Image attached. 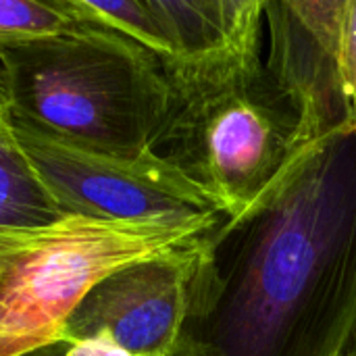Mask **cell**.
Wrapping results in <instances>:
<instances>
[{"mask_svg": "<svg viewBox=\"0 0 356 356\" xmlns=\"http://www.w3.org/2000/svg\"><path fill=\"white\" fill-rule=\"evenodd\" d=\"M198 240L104 277L71 313L63 340L102 336L134 356L175 355Z\"/></svg>", "mask_w": 356, "mask_h": 356, "instance_id": "52a82bcc", "label": "cell"}, {"mask_svg": "<svg viewBox=\"0 0 356 356\" xmlns=\"http://www.w3.org/2000/svg\"><path fill=\"white\" fill-rule=\"evenodd\" d=\"M267 65L311 148L356 127V0H265Z\"/></svg>", "mask_w": 356, "mask_h": 356, "instance_id": "8992f818", "label": "cell"}, {"mask_svg": "<svg viewBox=\"0 0 356 356\" xmlns=\"http://www.w3.org/2000/svg\"><path fill=\"white\" fill-rule=\"evenodd\" d=\"M161 65L169 106L152 152L225 219L244 215L309 150L292 96L261 50Z\"/></svg>", "mask_w": 356, "mask_h": 356, "instance_id": "7a4b0ae2", "label": "cell"}, {"mask_svg": "<svg viewBox=\"0 0 356 356\" xmlns=\"http://www.w3.org/2000/svg\"><path fill=\"white\" fill-rule=\"evenodd\" d=\"M67 217L23 152L0 81V227H46Z\"/></svg>", "mask_w": 356, "mask_h": 356, "instance_id": "9c48e42d", "label": "cell"}, {"mask_svg": "<svg viewBox=\"0 0 356 356\" xmlns=\"http://www.w3.org/2000/svg\"><path fill=\"white\" fill-rule=\"evenodd\" d=\"M356 325V127L196 244L173 356H342Z\"/></svg>", "mask_w": 356, "mask_h": 356, "instance_id": "6da1fadb", "label": "cell"}, {"mask_svg": "<svg viewBox=\"0 0 356 356\" xmlns=\"http://www.w3.org/2000/svg\"><path fill=\"white\" fill-rule=\"evenodd\" d=\"M77 21L73 0H0V44L50 35Z\"/></svg>", "mask_w": 356, "mask_h": 356, "instance_id": "8fae6325", "label": "cell"}, {"mask_svg": "<svg viewBox=\"0 0 356 356\" xmlns=\"http://www.w3.org/2000/svg\"><path fill=\"white\" fill-rule=\"evenodd\" d=\"M23 356H65V353H63V344H60V342H54V344H50V346L38 348V350H33V353Z\"/></svg>", "mask_w": 356, "mask_h": 356, "instance_id": "4fadbf2b", "label": "cell"}, {"mask_svg": "<svg viewBox=\"0 0 356 356\" xmlns=\"http://www.w3.org/2000/svg\"><path fill=\"white\" fill-rule=\"evenodd\" d=\"M4 79V73H2V65H0V81Z\"/></svg>", "mask_w": 356, "mask_h": 356, "instance_id": "9a60e30c", "label": "cell"}, {"mask_svg": "<svg viewBox=\"0 0 356 356\" xmlns=\"http://www.w3.org/2000/svg\"><path fill=\"white\" fill-rule=\"evenodd\" d=\"M13 117L71 144L142 156L163 127L169 83L156 54L79 19L50 35L0 44Z\"/></svg>", "mask_w": 356, "mask_h": 356, "instance_id": "3957f363", "label": "cell"}, {"mask_svg": "<svg viewBox=\"0 0 356 356\" xmlns=\"http://www.w3.org/2000/svg\"><path fill=\"white\" fill-rule=\"evenodd\" d=\"M209 229L81 215L46 227H0V356L29 355L60 342L67 319L96 284L127 265L181 248Z\"/></svg>", "mask_w": 356, "mask_h": 356, "instance_id": "277c9868", "label": "cell"}, {"mask_svg": "<svg viewBox=\"0 0 356 356\" xmlns=\"http://www.w3.org/2000/svg\"><path fill=\"white\" fill-rule=\"evenodd\" d=\"M15 136L65 215L106 221H165L213 227L217 204L154 152L117 156L90 150L13 117Z\"/></svg>", "mask_w": 356, "mask_h": 356, "instance_id": "5b68a950", "label": "cell"}, {"mask_svg": "<svg viewBox=\"0 0 356 356\" xmlns=\"http://www.w3.org/2000/svg\"><path fill=\"white\" fill-rule=\"evenodd\" d=\"M65 356H134L108 338H86V340H60Z\"/></svg>", "mask_w": 356, "mask_h": 356, "instance_id": "7c38bea8", "label": "cell"}, {"mask_svg": "<svg viewBox=\"0 0 356 356\" xmlns=\"http://www.w3.org/2000/svg\"><path fill=\"white\" fill-rule=\"evenodd\" d=\"M342 356H356V325L355 330H353V334H350V340H348V344H346L344 355Z\"/></svg>", "mask_w": 356, "mask_h": 356, "instance_id": "5bb4252c", "label": "cell"}, {"mask_svg": "<svg viewBox=\"0 0 356 356\" xmlns=\"http://www.w3.org/2000/svg\"><path fill=\"white\" fill-rule=\"evenodd\" d=\"M79 19H88L111 27L125 38L138 42L161 60L171 58V46L161 29V23L150 6V0H117V2H94L73 0Z\"/></svg>", "mask_w": 356, "mask_h": 356, "instance_id": "30bf717a", "label": "cell"}, {"mask_svg": "<svg viewBox=\"0 0 356 356\" xmlns=\"http://www.w3.org/2000/svg\"><path fill=\"white\" fill-rule=\"evenodd\" d=\"M171 46L165 60L261 50L265 0H150Z\"/></svg>", "mask_w": 356, "mask_h": 356, "instance_id": "ba28073f", "label": "cell"}]
</instances>
